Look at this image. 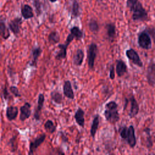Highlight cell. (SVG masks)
Listing matches in <instances>:
<instances>
[{
	"label": "cell",
	"mask_w": 155,
	"mask_h": 155,
	"mask_svg": "<svg viewBox=\"0 0 155 155\" xmlns=\"http://www.w3.org/2000/svg\"><path fill=\"white\" fill-rule=\"evenodd\" d=\"M0 36L4 39L7 40L10 36V32L6 25L5 21L2 19H0Z\"/></svg>",
	"instance_id": "cell-20"
},
{
	"label": "cell",
	"mask_w": 155,
	"mask_h": 155,
	"mask_svg": "<svg viewBox=\"0 0 155 155\" xmlns=\"http://www.w3.org/2000/svg\"><path fill=\"white\" fill-rule=\"evenodd\" d=\"M117 107V104L114 101L108 102L105 106L104 115L106 120L110 124H115L120 119Z\"/></svg>",
	"instance_id": "cell-1"
},
{
	"label": "cell",
	"mask_w": 155,
	"mask_h": 155,
	"mask_svg": "<svg viewBox=\"0 0 155 155\" xmlns=\"http://www.w3.org/2000/svg\"><path fill=\"white\" fill-rule=\"evenodd\" d=\"M145 30L147 31V33L150 35V36L152 37V38L154 39V27H149L145 29Z\"/></svg>",
	"instance_id": "cell-38"
},
{
	"label": "cell",
	"mask_w": 155,
	"mask_h": 155,
	"mask_svg": "<svg viewBox=\"0 0 155 155\" xmlns=\"http://www.w3.org/2000/svg\"><path fill=\"white\" fill-rule=\"evenodd\" d=\"M22 23V20L21 17H16L8 23V28L9 30H10L16 37L20 33Z\"/></svg>",
	"instance_id": "cell-7"
},
{
	"label": "cell",
	"mask_w": 155,
	"mask_h": 155,
	"mask_svg": "<svg viewBox=\"0 0 155 155\" xmlns=\"http://www.w3.org/2000/svg\"><path fill=\"white\" fill-rule=\"evenodd\" d=\"M2 95H3V97L5 99H8V97H10V94H9V93L8 92V90H7V88L6 86H5L2 88Z\"/></svg>",
	"instance_id": "cell-39"
},
{
	"label": "cell",
	"mask_w": 155,
	"mask_h": 155,
	"mask_svg": "<svg viewBox=\"0 0 155 155\" xmlns=\"http://www.w3.org/2000/svg\"><path fill=\"white\" fill-rule=\"evenodd\" d=\"M148 15L147 10L142 3L138 1L133 10L132 19L134 21H145L148 19Z\"/></svg>",
	"instance_id": "cell-2"
},
{
	"label": "cell",
	"mask_w": 155,
	"mask_h": 155,
	"mask_svg": "<svg viewBox=\"0 0 155 155\" xmlns=\"http://www.w3.org/2000/svg\"><path fill=\"white\" fill-rule=\"evenodd\" d=\"M16 137L17 136H13L12 138H11L9 141V143H8L10 145V147L12 148H11L12 152H15L18 147L17 145H15V143H16Z\"/></svg>",
	"instance_id": "cell-33"
},
{
	"label": "cell",
	"mask_w": 155,
	"mask_h": 155,
	"mask_svg": "<svg viewBox=\"0 0 155 155\" xmlns=\"http://www.w3.org/2000/svg\"><path fill=\"white\" fill-rule=\"evenodd\" d=\"M130 148H134L137 143L136 137L135 135V130L133 125H130L128 127V132L125 139Z\"/></svg>",
	"instance_id": "cell-9"
},
{
	"label": "cell",
	"mask_w": 155,
	"mask_h": 155,
	"mask_svg": "<svg viewBox=\"0 0 155 155\" xmlns=\"http://www.w3.org/2000/svg\"><path fill=\"white\" fill-rule=\"evenodd\" d=\"M70 33L76 40H81L84 38V32L79 27L74 26L70 29Z\"/></svg>",
	"instance_id": "cell-26"
},
{
	"label": "cell",
	"mask_w": 155,
	"mask_h": 155,
	"mask_svg": "<svg viewBox=\"0 0 155 155\" xmlns=\"http://www.w3.org/2000/svg\"><path fill=\"white\" fill-rule=\"evenodd\" d=\"M51 99L57 104H61L63 101L62 94L57 90L52 91L50 93Z\"/></svg>",
	"instance_id": "cell-25"
},
{
	"label": "cell",
	"mask_w": 155,
	"mask_h": 155,
	"mask_svg": "<svg viewBox=\"0 0 155 155\" xmlns=\"http://www.w3.org/2000/svg\"><path fill=\"white\" fill-rule=\"evenodd\" d=\"M63 93L64 95L70 99H74V94L73 90L72 88L71 83L70 81L67 80L64 82L63 85Z\"/></svg>",
	"instance_id": "cell-15"
},
{
	"label": "cell",
	"mask_w": 155,
	"mask_h": 155,
	"mask_svg": "<svg viewBox=\"0 0 155 155\" xmlns=\"http://www.w3.org/2000/svg\"><path fill=\"white\" fill-rule=\"evenodd\" d=\"M143 132L145 133L147 135L146 140H145L146 147L148 148H150L153 147V141L151 135V129L148 127H146L145 128L143 129Z\"/></svg>",
	"instance_id": "cell-28"
},
{
	"label": "cell",
	"mask_w": 155,
	"mask_h": 155,
	"mask_svg": "<svg viewBox=\"0 0 155 155\" xmlns=\"http://www.w3.org/2000/svg\"><path fill=\"white\" fill-rule=\"evenodd\" d=\"M85 112L80 107H79L74 114V119L76 122L81 127L84 128L85 125V118H84Z\"/></svg>",
	"instance_id": "cell-19"
},
{
	"label": "cell",
	"mask_w": 155,
	"mask_h": 155,
	"mask_svg": "<svg viewBox=\"0 0 155 155\" xmlns=\"http://www.w3.org/2000/svg\"><path fill=\"white\" fill-rule=\"evenodd\" d=\"M99 115L97 114L95 115V116L94 117L92 120V124L90 128V136L93 138H94L95 137L96 133L99 127Z\"/></svg>",
	"instance_id": "cell-24"
},
{
	"label": "cell",
	"mask_w": 155,
	"mask_h": 155,
	"mask_svg": "<svg viewBox=\"0 0 155 155\" xmlns=\"http://www.w3.org/2000/svg\"><path fill=\"white\" fill-rule=\"evenodd\" d=\"M128 71V67L125 62L122 59H117L116 61L115 72L118 77H122Z\"/></svg>",
	"instance_id": "cell-10"
},
{
	"label": "cell",
	"mask_w": 155,
	"mask_h": 155,
	"mask_svg": "<svg viewBox=\"0 0 155 155\" xmlns=\"http://www.w3.org/2000/svg\"><path fill=\"white\" fill-rule=\"evenodd\" d=\"M84 52L81 48H79L76 51L72 59L73 64L76 67H80L83 62L84 59Z\"/></svg>",
	"instance_id": "cell-14"
},
{
	"label": "cell",
	"mask_w": 155,
	"mask_h": 155,
	"mask_svg": "<svg viewBox=\"0 0 155 155\" xmlns=\"http://www.w3.org/2000/svg\"><path fill=\"white\" fill-rule=\"evenodd\" d=\"M48 42L51 44H56L60 41V36L58 31H53L48 36Z\"/></svg>",
	"instance_id": "cell-27"
},
{
	"label": "cell",
	"mask_w": 155,
	"mask_h": 155,
	"mask_svg": "<svg viewBox=\"0 0 155 155\" xmlns=\"http://www.w3.org/2000/svg\"><path fill=\"white\" fill-rule=\"evenodd\" d=\"M33 5L35 7V11L38 17L40 16L42 13V4L40 0H33Z\"/></svg>",
	"instance_id": "cell-31"
},
{
	"label": "cell",
	"mask_w": 155,
	"mask_h": 155,
	"mask_svg": "<svg viewBox=\"0 0 155 155\" xmlns=\"http://www.w3.org/2000/svg\"><path fill=\"white\" fill-rule=\"evenodd\" d=\"M50 155H65V153L61 149L54 148L50 152Z\"/></svg>",
	"instance_id": "cell-35"
},
{
	"label": "cell",
	"mask_w": 155,
	"mask_h": 155,
	"mask_svg": "<svg viewBox=\"0 0 155 155\" xmlns=\"http://www.w3.org/2000/svg\"><path fill=\"white\" fill-rule=\"evenodd\" d=\"M42 52V50L39 46L33 47V48L31 49L32 59H31V61L30 64L31 66L36 67L38 58L41 56Z\"/></svg>",
	"instance_id": "cell-18"
},
{
	"label": "cell",
	"mask_w": 155,
	"mask_h": 155,
	"mask_svg": "<svg viewBox=\"0 0 155 155\" xmlns=\"http://www.w3.org/2000/svg\"><path fill=\"white\" fill-rule=\"evenodd\" d=\"M97 45L94 42H91L89 45L87 50V63L88 68L93 70L94 66L95 59L97 54Z\"/></svg>",
	"instance_id": "cell-4"
},
{
	"label": "cell",
	"mask_w": 155,
	"mask_h": 155,
	"mask_svg": "<svg viewBox=\"0 0 155 155\" xmlns=\"http://www.w3.org/2000/svg\"><path fill=\"white\" fill-rule=\"evenodd\" d=\"M18 114V108L16 106H9L6 109V117L9 121L15 120Z\"/></svg>",
	"instance_id": "cell-21"
},
{
	"label": "cell",
	"mask_w": 155,
	"mask_h": 155,
	"mask_svg": "<svg viewBox=\"0 0 155 155\" xmlns=\"http://www.w3.org/2000/svg\"><path fill=\"white\" fill-rule=\"evenodd\" d=\"M109 155H115V154H114V153H110Z\"/></svg>",
	"instance_id": "cell-42"
},
{
	"label": "cell",
	"mask_w": 155,
	"mask_h": 155,
	"mask_svg": "<svg viewBox=\"0 0 155 155\" xmlns=\"http://www.w3.org/2000/svg\"><path fill=\"white\" fill-rule=\"evenodd\" d=\"M146 78L148 85L154 87L155 84V64L153 61H151L148 64Z\"/></svg>",
	"instance_id": "cell-8"
},
{
	"label": "cell",
	"mask_w": 155,
	"mask_h": 155,
	"mask_svg": "<svg viewBox=\"0 0 155 155\" xmlns=\"http://www.w3.org/2000/svg\"><path fill=\"white\" fill-rule=\"evenodd\" d=\"M74 39V36H73L71 33L68 34V36H67V38H66V39H65V41L64 44L68 47L69 44L73 41V40Z\"/></svg>",
	"instance_id": "cell-37"
},
{
	"label": "cell",
	"mask_w": 155,
	"mask_h": 155,
	"mask_svg": "<svg viewBox=\"0 0 155 155\" xmlns=\"http://www.w3.org/2000/svg\"><path fill=\"white\" fill-rule=\"evenodd\" d=\"M109 78L111 80H113L115 78V68H114L113 64H112L110 68Z\"/></svg>",
	"instance_id": "cell-36"
},
{
	"label": "cell",
	"mask_w": 155,
	"mask_h": 155,
	"mask_svg": "<svg viewBox=\"0 0 155 155\" xmlns=\"http://www.w3.org/2000/svg\"><path fill=\"white\" fill-rule=\"evenodd\" d=\"M139 0H127L126 6L130 12H133L134 7L137 4Z\"/></svg>",
	"instance_id": "cell-32"
},
{
	"label": "cell",
	"mask_w": 155,
	"mask_h": 155,
	"mask_svg": "<svg viewBox=\"0 0 155 155\" xmlns=\"http://www.w3.org/2000/svg\"><path fill=\"white\" fill-rule=\"evenodd\" d=\"M44 101H45L44 94H42V93H40L38 95L37 106H36V108L35 113H34V118L36 120H40L41 110H42V109L44 107Z\"/></svg>",
	"instance_id": "cell-11"
},
{
	"label": "cell",
	"mask_w": 155,
	"mask_h": 155,
	"mask_svg": "<svg viewBox=\"0 0 155 155\" xmlns=\"http://www.w3.org/2000/svg\"><path fill=\"white\" fill-rule=\"evenodd\" d=\"M128 101H129V100H128L127 98H125V100H124V110H125V108H127V105H128Z\"/></svg>",
	"instance_id": "cell-40"
},
{
	"label": "cell",
	"mask_w": 155,
	"mask_h": 155,
	"mask_svg": "<svg viewBox=\"0 0 155 155\" xmlns=\"http://www.w3.org/2000/svg\"><path fill=\"white\" fill-rule=\"evenodd\" d=\"M105 29H106V33H107L108 40L110 41L111 42H113L116 36L115 24L112 22L108 23L105 25Z\"/></svg>",
	"instance_id": "cell-17"
},
{
	"label": "cell",
	"mask_w": 155,
	"mask_h": 155,
	"mask_svg": "<svg viewBox=\"0 0 155 155\" xmlns=\"http://www.w3.org/2000/svg\"><path fill=\"white\" fill-rule=\"evenodd\" d=\"M10 91L15 96V97H21V94L19 93L18 88L16 86H10L9 88Z\"/></svg>",
	"instance_id": "cell-34"
},
{
	"label": "cell",
	"mask_w": 155,
	"mask_h": 155,
	"mask_svg": "<svg viewBox=\"0 0 155 155\" xmlns=\"http://www.w3.org/2000/svg\"><path fill=\"white\" fill-rule=\"evenodd\" d=\"M48 1L52 3H54V2H56L58 0H48Z\"/></svg>",
	"instance_id": "cell-41"
},
{
	"label": "cell",
	"mask_w": 155,
	"mask_h": 155,
	"mask_svg": "<svg viewBox=\"0 0 155 155\" xmlns=\"http://www.w3.org/2000/svg\"><path fill=\"white\" fill-rule=\"evenodd\" d=\"M71 18H76L81 15L80 5L78 0H73L71 7Z\"/></svg>",
	"instance_id": "cell-23"
},
{
	"label": "cell",
	"mask_w": 155,
	"mask_h": 155,
	"mask_svg": "<svg viewBox=\"0 0 155 155\" xmlns=\"http://www.w3.org/2000/svg\"><path fill=\"white\" fill-rule=\"evenodd\" d=\"M21 13L22 18L25 19H31L34 16L33 9L28 4H24L21 8Z\"/></svg>",
	"instance_id": "cell-16"
},
{
	"label": "cell",
	"mask_w": 155,
	"mask_h": 155,
	"mask_svg": "<svg viewBox=\"0 0 155 155\" xmlns=\"http://www.w3.org/2000/svg\"><path fill=\"white\" fill-rule=\"evenodd\" d=\"M46 134L45 133H42L31 140L29 144L28 155H33L36 149L44 142Z\"/></svg>",
	"instance_id": "cell-6"
},
{
	"label": "cell",
	"mask_w": 155,
	"mask_h": 155,
	"mask_svg": "<svg viewBox=\"0 0 155 155\" xmlns=\"http://www.w3.org/2000/svg\"><path fill=\"white\" fill-rule=\"evenodd\" d=\"M31 105L28 102H25L20 108L19 119L21 121H25L31 116Z\"/></svg>",
	"instance_id": "cell-12"
},
{
	"label": "cell",
	"mask_w": 155,
	"mask_h": 155,
	"mask_svg": "<svg viewBox=\"0 0 155 155\" xmlns=\"http://www.w3.org/2000/svg\"><path fill=\"white\" fill-rule=\"evenodd\" d=\"M149 155H154V154L153 153V154H149Z\"/></svg>",
	"instance_id": "cell-43"
},
{
	"label": "cell",
	"mask_w": 155,
	"mask_h": 155,
	"mask_svg": "<svg viewBox=\"0 0 155 155\" xmlns=\"http://www.w3.org/2000/svg\"><path fill=\"white\" fill-rule=\"evenodd\" d=\"M137 43L139 46L144 50H150L152 47V40L145 29L138 35Z\"/></svg>",
	"instance_id": "cell-3"
},
{
	"label": "cell",
	"mask_w": 155,
	"mask_h": 155,
	"mask_svg": "<svg viewBox=\"0 0 155 155\" xmlns=\"http://www.w3.org/2000/svg\"><path fill=\"white\" fill-rule=\"evenodd\" d=\"M88 28H89L90 31L91 32H92L93 33L96 34L98 32L99 27V24L96 20L94 19H91L88 22Z\"/></svg>",
	"instance_id": "cell-29"
},
{
	"label": "cell",
	"mask_w": 155,
	"mask_h": 155,
	"mask_svg": "<svg viewBox=\"0 0 155 155\" xmlns=\"http://www.w3.org/2000/svg\"><path fill=\"white\" fill-rule=\"evenodd\" d=\"M125 54L127 58L134 65L138 67L142 68L143 67V64L139 57L137 52L133 48H130L126 50Z\"/></svg>",
	"instance_id": "cell-5"
},
{
	"label": "cell",
	"mask_w": 155,
	"mask_h": 155,
	"mask_svg": "<svg viewBox=\"0 0 155 155\" xmlns=\"http://www.w3.org/2000/svg\"><path fill=\"white\" fill-rule=\"evenodd\" d=\"M129 101L131 103V105L128 116L130 118H133L137 116L139 111V105L133 95L130 97Z\"/></svg>",
	"instance_id": "cell-13"
},
{
	"label": "cell",
	"mask_w": 155,
	"mask_h": 155,
	"mask_svg": "<svg viewBox=\"0 0 155 155\" xmlns=\"http://www.w3.org/2000/svg\"><path fill=\"white\" fill-rule=\"evenodd\" d=\"M68 46L64 44H60L58 45L59 51L55 55V59L58 61L64 59L67 56V49Z\"/></svg>",
	"instance_id": "cell-22"
},
{
	"label": "cell",
	"mask_w": 155,
	"mask_h": 155,
	"mask_svg": "<svg viewBox=\"0 0 155 155\" xmlns=\"http://www.w3.org/2000/svg\"><path fill=\"white\" fill-rule=\"evenodd\" d=\"M44 127L45 131L50 134L53 133L56 130V127L54 125L53 122L50 119L47 120L45 122V123L44 125Z\"/></svg>",
	"instance_id": "cell-30"
}]
</instances>
